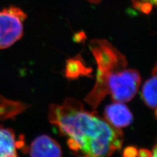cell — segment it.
I'll list each match as a JSON object with an SVG mask.
<instances>
[{"mask_svg": "<svg viewBox=\"0 0 157 157\" xmlns=\"http://www.w3.org/2000/svg\"><path fill=\"white\" fill-rule=\"evenodd\" d=\"M22 144L12 130L0 128V157H18L17 150Z\"/></svg>", "mask_w": 157, "mask_h": 157, "instance_id": "52a82bcc", "label": "cell"}, {"mask_svg": "<svg viewBox=\"0 0 157 157\" xmlns=\"http://www.w3.org/2000/svg\"><path fill=\"white\" fill-rule=\"evenodd\" d=\"M156 67L153 71V77L147 80L142 88L141 97L145 104L151 109L156 110Z\"/></svg>", "mask_w": 157, "mask_h": 157, "instance_id": "ba28073f", "label": "cell"}, {"mask_svg": "<svg viewBox=\"0 0 157 157\" xmlns=\"http://www.w3.org/2000/svg\"><path fill=\"white\" fill-rule=\"evenodd\" d=\"M141 84L140 73L133 69H124L116 73L107 80L106 94H110L116 102L130 101L136 94Z\"/></svg>", "mask_w": 157, "mask_h": 157, "instance_id": "3957f363", "label": "cell"}, {"mask_svg": "<svg viewBox=\"0 0 157 157\" xmlns=\"http://www.w3.org/2000/svg\"><path fill=\"white\" fill-rule=\"evenodd\" d=\"M105 119L116 128L129 126L133 121V115L123 103L116 102L107 105L104 112Z\"/></svg>", "mask_w": 157, "mask_h": 157, "instance_id": "5b68a950", "label": "cell"}, {"mask_svg": "<svg viewBox=\"0 0 157 157\" xmlns=\"http://www.w3.org/2000/svg\"><path fill=\"white\" fill-rule=\"evenodd\" d=\"M89 48L97 63V75L92 90L85 98V101L93 109H96L107 96L105 85L107 80L116 73L126 68L124 55L105 39L92 40Z\"/></svg>", "mask_w": 157, "mask_h": 157, "instance_id": "7a4b0ae2", "label": "cell"}, {"mask_svg": "<svg viewBox=\"0 0 157 157\" xmlns=\"http://www.w3.org/2000/svg\"><path fill=\"white\" fill-rule=\"evenodd\" d=\"M92 73L91 68L85 66L78 56L69 59L66 66V76L70 79L77 78L81 75L90 76Z\"/></svg>", "mask_w": 157, "mask_h": 157, "instance_id": "9c48e42d", "label": "cell"}, {"mask_svg": "<svg viewBox=\"0 0 157 157\" xmlns=\"http://www.w3.org/2000/svg\"><path fill=\"white\" fill-rule=\"evenodd\" d=\"M48 119L69 137L67 144L77 157H111L121 148L123 133L94 111H86L81 103L67 98L49 107Z\"/></svg>", "mask_w": 157, "mask_h": 157, "instance_id": "6da1fadb", "label": "cell"}, {"mask_svg": "<svg viewBox=\"0 0 157 157\" xmlns=\"http://www.w3.org/2000/svg\"><path fill=\"white\" fill-rule=\"evenodd\" d=\"M26 17V14L17 7L0 11V49L11 47L22 37Z\"/></svg>", "mask_w": 157, "mask_h": 157, "instance_id": "277c9868", "label": "cell"}, {"mask_svg": "<svg viewBox=\"0 0 157 157\" xmlns=\"http://www.w3.org/2000/svg\"><path fill=\"white\" fill-rule=\"evenodd\" d=\"M92 3H99L101 0H87ZM134 6L140 11L145 13H149L153 6L156 5V0H132Z\"/></svg>", "mask_w": 157, "mask_h": 157, "instance_id": "30bf717a", "label": "cell"}, {"mask_svg": "<svg viewBox=\"0 0 157 157\" xmlns=\"http://www.w3.org/2000/svg\"><path fill=\"white\" fill-rule=\"evenodd\" d=\"M152 156H153V153L145 149H141L137 153V157H152Z\"/></svg>", "mask_w": 157, "mask_h": 157, "instance_id": "7c38bea8", "label": "cell"}, {"mask_svg": "<svg viewBox=\"0 0 157 157\" xmlns=\"http://www.w3.org/2000/svg\"><path fill=\"white\" fill-rule=\"evenodd\" d=\"M31 157H62V150L57 142L48 136H41L30 146Z\"/></svg>", "mask_w": 157, "mask_h": 157, "instance_id": "8992f818", "label": "cell"}, {"mask_svg": "<svg viewBox=\"0 0 157 157\" xmlns=\"http://www.w3.org/2000/svg\"><path fill=\"white\" fill-rule=\"evenodd\" d=\"M137 151L134 147H128L124 151L123 157H136Z\"/></svg>", "mask_w": 157, "mask_h": 157, "instance_id": "8fae6325", "label": "cell"}]
</instances>
